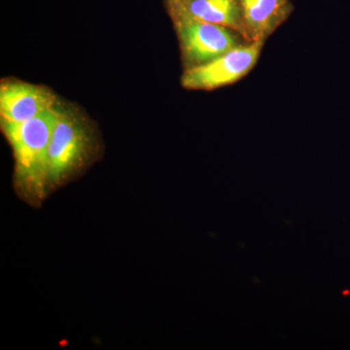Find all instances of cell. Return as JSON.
Returning a JSON list of instances; mask_svg holds the SVG:
<instances>
[{
  "label": "cell",
  "mask_w": 350,
  "mask_h": 350,
  "mask_svg": "<svg viewBox=\"0 0 350 350\" xmlns=\"http://www.w3.org/2000/svg\"><path fill=\"white\" fill-rule=\"evenodd\" d=\"M56 107L22 122L1 121L12 147L15 179L20 193L32 204L45 198L48 188V158L53 130L59 117Z\"/></svg>",
  "instance_id": "cell-1"
},
{
  "label": "cell",
  "mask_w": 350,
  "mask_h": 350,
  "mask_svg": "<svg viewBox=\"0 0 350 350\" xmlns=\"http://www.w3.org/2000/svg\"><path fill=\"white\" fill-rule=\"evenodd\" d=\"M90 145V133L82 121L70 113L59 110L51 137L48 188L64 183L84 165L89 155Z\"/></svg>",
  "instance_id": "cell-2"
},
{
  "label": "cell",
  "mask_w": 350,
  "mask_h": 350,
  "mask_svg": "<svg viewBox=\"0 0 350 350\" xmlns=\"http://www.w3.org/2000/svg\"><path fill=\"white\" fill-rule=\"evenodd\" d=\"M264 44L262 41L244 43L208 63L186 68L182 87L211 91L239 81L256 66Z\"/></svg>",
  "instance_id": "cell-3"
},
{
  "label": "cell",
  "mask_w": 350,
  "mask_h": 350,
  "mask_svg": "<svg viewBox=\"0 0 350 350\" xmlns=\"http://www.w3.org/2000/svg\"><path fill=\"white\" fill-rule=\"evenodd\" d=\"M185 69L200 66L247 43L241 34L223 25L174 20Z\"/></svg>",
  "instance_id": "cell-4"
},
{
  "label": "cell",
  "mask_w": 350,
  "mask_h": 350,
  "mask_svg": "<svg viewBox=\"0 0 350 350\" xmlns=\"http://www.w3.org/2000/svg\"><path fill=\"white\" fill-rule=\"evenodd\" d=\"M57 98L47 88L29 83L5 82L0 88L1 121L22 122L56 107Z\"/></svg>",
  "instance_id": "cell-5"
},
{
  "label": "cell",
  "mask_w": 350,
  "mask_h": 350,
  "mask_svg": "<svg viewBox=\"0 0 350 350\" xmlns=\"http://www.w3.org/2000/svg\"><path fill=\"white\" fill-rule=\"evenodd\" d=\"M169 8L174 21L186 19L223 25L245 39L241 0H177L169 3Z\"/></svg>",
  "instance_id": "cell-6"
},
{
  "label": "cell",
  "mask_w": 350,
  "mask_h": 350,
  "mask_svg": "<svg viewBox=\"0 0 350 350\" xmlns=\"http://www.w3.org/2000/svg\"><path fill=\"white\" fill-rule=\"evenodd\" d=\"M245 39L262 41L271 36L293 11L290 0H241Z\"/></svg>",
  "instance_id": "cell-7"
},
{
  "label": "cell",
  "mask_w": 350,
  "mask_h": 350,
  "mask_svg": "<svg viewBox=\"0 0 350 350\" xmlns=\"http://www.w3.org/2000/svg\"><path fill=\"white\" fill-rule=\"evenodd\" d=\"M174 1H177V0H167V2H169V3H172V2Z\"/></svg>",
  "instance_id": "cell-8"
}]
</instances>
